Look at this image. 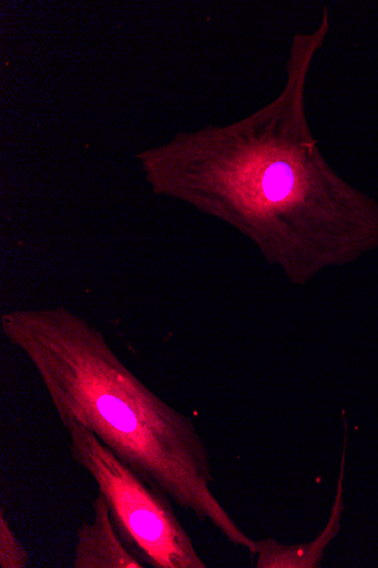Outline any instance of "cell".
<instances>
[{"instance_id": "cell-1", "label": "cell", "mask_w": 378, "mask_h": 568, "mask_svg": "<svg viewBox=\"0 0 378 568\" xmlns=\"http://www.w3.org/2000/svg\"><path fill=\"white\" fill-rule=\"evenodd\" d=\"M2 325L32 361L61 422L86 428L149 485L253 552L254 540L211 490L210 454L192 420L147 389L100 331L64 310L6 315Z\"/></svg>"}, {"instance_id": "cell-2", "label": "cell", "mask_w": 378, "mask_h": 568, "mask_svg": "<svg viewBox=\"0 0 378 568\" xmlns=\"http://www.w3.org/2000/svg\"><path fill=\"white\" fill-rule=\"evenodd\" d=\"M61 423L72 458L95 481L121 539L137 560L153 568L207 567L164 490L149 485L76 422Z\"/></svg>"}, {"instance_id": "cell-3", "label": "cell", "mask_w": 378, "mask_h": 568, "mask_svg": "<svg viewBox=\"0 0 378 568\" xmlns=\"http://www.w3.org/2000/svg\"><path fill=\"white\" fill-rule=\"evenodd\" d=\"M93 520L78 530L74 568H144L121 539L102 494L93 500Z\"/></svg>"}, {"instance_id": "cell-4", "label": "cell", "mask_w": 378, "mask_h": 568, "mask_svg": "<svg viewBox=\"0 0 378 568\" xmlns=\"http://www.w3.org/2000/svg\"><path fill=\"white\" fill-rule=\"evenodd\" d=\"M346 449H344L338 494L330 523L326 530L313 542L298 546H284L273 539L254 541L253 555L257 554V568H314L319 567L323 552L335 539L340 528L344 511V474Z\"/></svg>"}, {"instance_id": "cell-5", "label": "cell", "mask_w": 378, "mask_h": 568, "mask_svg": "<svg viewBox=\"0 0 378 568\" xmlns=\"http://www.w3.org/2000/svg\"><path fill=\"white\" fill-rule=\"evenodd\" d=\"M30 560L29 552L21 545L6 519L4 508L0 513V567L24 568Z\"/></svg>"}]
</instances>
